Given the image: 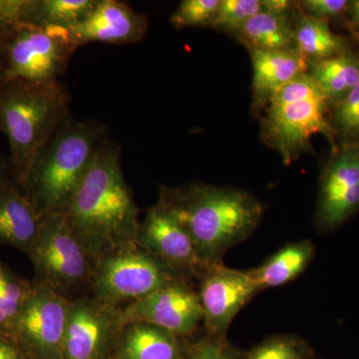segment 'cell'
<instances>
[{
  "label": "cell",
  "mask_w": 359,
  "mask_h": 359,
  "mask_svg": "<svg viewBox=\"0 0 359 359\" xmlns=\"http://www.w3.org/2000/svg\"><path fill=\"white\" fill-rule=\"evenodd\" d=\"M98 2L99 0H32L26 23L71 28L88 16Z\"/></svg>",
  "instance_id": "cell-23"
},
{
  "label": "cell",
  "mask_w": 359,
  "mask_h": 359,
  "mask_svg": "<svg viewBox=\"0 0 359 359\" xmlns=\"http://www.w3.org/2000/svg\"><path fill=\"white\" fill-rule=\"evenodd\" d=\"M262 11L295 18L299 11V2L290 0H262Z\"/></svg>",
  "instance_id": "cell-32"
},
{
  "label": "cell",
  "mask_w": 359,
  "mask_h": 359,
  "mask_svg": "<svg viewBox=\"0 0 359 359\" xmlns=\"http://www.w3.org/2000/svg\"><path fill=\"white\" fill-rule=\"evenodd\" d=\"M13 183L15 182L13 180L11 161L9 158L0 156V200Z\"/></svg>",
  "instance_id": "cell-33"
},
{
  "label": "cell",
  "mask_w": 359,
  "mask_h": 359,
  "mask_svg": "<svg viewBox=\"0 0 359 359\" xmlns=\"http://www.w3.org/2000/svg\"><path fill=\"white\" fill-rule=\"evenodd\" d=\"M314 247L309 241L285 245L259 268L250 271L259 292L282 287L297 278L311 263Z\"/></svg>",
  "instance_id": "cell-22"
},
{
  "label": "cell",
  "mask_w": 359,
  "mask_h": 359,
  "mask_svg": "<svg viewBox=\"0 0 359 359\" xmlns=\"http://www.w3.org/2000/svg\"><path fill=\"white\" fill-rule=\"evenodd\" d=\"M330 108L323 92L309 72L289 82L266 106L263 140L290 164L304 152H311V137L323 134L332 151L339 150L330 122Z\"/></svg>",
  "instance_id": "cell-5"
},
{
  "label": "cell",
  "mask_w": 359,
  "mask_h": 359,
  "mask_svg": "<svg viewBox=\"0 0 359 359\" xmlns=\"http://www.w3.org/2000/svg\"><path fill=\"white\" fill-rule=\"evenodd\" d=\"M159 200L169 208L192 238L205 269L233 245L249 238L263 208L244 191L192 184L162 187Z\"/></svg>",
  "instance_id": "cell-2"
},
{
  "label": "cell",
  "mask_w": 359,
  "mask_h": 359,
  "mask_svg": "<svg viewBox=\"0 0 359 359\" xmlns=\"http://www.w3.org/2000/svg\"><path fill=\"white\" fill-rule=\"evenodd\" d=\"M4 77V60H2L1 46H0V80Z\"/></svg>",
  "instance_id": "cell-36"
},
{
  "label": "cell",
  "mask_w": 359,
  "mask_h": 359,
  "mask_svg": "<svg viewBox=\"0 0 359 359\" xmlns=\"http://www.w3.org/2000/svg\"><path fill=\"white\" fill-rule=\"evenodd\" d=\"M4 78L53 83L65 74L78 47L69 29L23 23L0 40Z\"/></svg>",
  "instance_id": "cell-6"
},
{
  "label": "cell",
  "mask_w": 359,
  "mask_h": 359,
  "mask_svg": "<svg viewBox=\"0 0 359 359\" xmlns=\"http://www.w3.org/2000/svg\"><path fill=\"white\" fill-rule=\"evenodd\" d=\"M252 65V109L266 107L295 77L308 72V60L297 48L249 51Z\"/></svg>",
  "instance_id": "cell-16"
},
{
  "label": "cell",
  "mask_w": 359,
  "mask_h": 359,
  "mask_svg": "<svg viewBox=\"0 0 359 359\" xmlns=\"http://www.w3.org/2000/svg\"><path fill=\"white\" fill-rule=\"evenodd\" d=\"M294 18L261 11L245 21L233 35L249 51L297 48Z\"/></svg>",
  "instance_id": "cell-19"
},
{
  "label": "cell",
  "mask_w": 359,
  "mask_h": 359,
  "mask_svg": "<svg viewBox=\"0 0 359 359\" xmlns=\"http://www.w3.org/2000/svg\"><path fill=\"white\" fill-rule=\"evenodd\" d=\"M346 20L351 32L359 39V0H348Z\"/></svg>",
  "instance_id": "cell-35"
},
{
  "label": "cell",
  "mask_w": 359,
  "mask_h": 359,
  "mask_svg": "<svg viewBox=\"0 0 359 359\" xmlns=\"http://www.w3.org/2000/svg\"><path fill=\"white\" fill-rule=\"evenodd\" d=\"M137 244L179 275L205 271L192 238L160 200L140 223Z\"/></svg>",
  "instance_id": "cell-12"
},
{
  "label": "cell",
  "mask_w": 359,
  "mask_h": 359,
  "mask_svg": "<svg viewBox=\"0 0 359 359\" xmlns=\"http://www.w3.org/2000/svg\"><path fill=\"white\" fill-rule=\"evenodd\" d=\"M63 215L95 266L138 245L139 209L114 143L101 144Z\"/></svg>",
  "instance_id": "cell-1"
},
{
  "label": "cell",
  "mask_w": 359,
  "mask_h": 359,
  "mask_svg": "<svg viewBox=\"0 0 359 359\" xmlns=\"http://www.w3.org/2000/svg\"><path fill=\"white\" fill-rule=\"evenodd\" d=\"M359 211V147L339 149L320 176L318 222L337 228Z\"/></svg>",
  "instance_id": "cell-14"
},
{
  "label": "cell",
  "mask_w": 359,
  "mask_h": 359,
  "mask_svg": "<svg viewBox=\"0 0 359 359\" xmlns=\"http://www.w3.org/2000/svg\"><path fill=\"white\" fill-rule=\"evenodd\" d=\"M32 287V283L23 280L13 271H9L0 283V337L11 339L14 323Z\"/></svg>",
  "instance_id": "cell-25"
},
{
  "label": "cell",
  "mask_w": 359,
  "mask_h": 359,
  "mask_svg": "<svg viewBox=\"0 0 359 359\" xmlns=\"http://www.w3.org/2000/svg\"><path fill=\"white\" fill-rule=\"evenodd\" d=\"M32 0H0V40L27 22Z\"/></svg>",
  "instance_id": "cell-30"
},
{
  "label": "cell",
  "mask_w": 359,
  "mask_h": 359,
  "mask_svg": "<svg viewBox=\"0 0 359 359\" xmlns=\"http://www.w3.org/2000/svg\"><path fill=\"white\" fill-rule=\"evenodd\" d=\"M145 14L134 11L119 0H99L95 8L79 25L68 28L77 47L90 42L134 44L142 41L148 32Z\"/></svg>",
  "instance_id": "cell-15"
},
{
  "label": "cell",
  "mask_w": 359,
  "mask_h": 359,
  "mask_svg": "<svg viewBox=\"0 0 359 359\" xmlns=\"http://www.w3.org/2000/svg\"><path fill=\"white\" fill-rule=\"evenodd\" d=\"M69 306L65 295L32 283L11 335L26 358L63 359Z\"/></svg>",
  "instance_id": "cell-9"
},
{
  "label": "cell",
  "mask_w": 359,
  "mask_h": 359,
  "mask_svg": "<svg viewBox=\"0 0 359 359\" xmlns=\"http://www.w3.org/2000/svg\"><path fill=\"white\" fill-rule=\"evenodd\" d=\"M299 4L306 15L330 23L332 20H346L348 0H304Z\"/></svg>",
  "instance_id": "cell-31"
},
{
  "label": "cell",
  "mask_w": 359,
  "mask_h": 359,
  "mask_svg": "<svg viewBox=\"0 0 359 359\" xmlns=\"http://www.w3.org/2000/svg\"><path fill=\"white\" fill-rule=\"evenodd\" d=\"M308 65L309 74L320 87L330 109L341 102L359 82V53L353 50Z\"/></svg>",
  "instance_id": "cell-20"
},
{
  "label": "cell",
  "mask_w": 359,
  "mask_h": 359,
  "mask_svg": "<svg viewBox=\"0 0 359 359\" xmlns=\"http://www.w3.org/2000/svg\"><path fill=\"white\" fill-rule=\"evenodd\" d=\"M330 122L339 149L359 147V82L330 109Z\"/></svg>",
  "instance_id": "cell-24"
},
{
  "label": "cell",
  "mask_w": 359,
  "mask_h": 359,
  "mask_svg": "<svg viewBox=\"0 0 359 359\" xmlns=\"http://www.w3.org/2000/svg\"><path fill=\"white\" fill-rule=\"evenodd\" d=\"M43 219L34 203L13 183L0 200V245L27 255L36 241Z\"/></svg>",
  "instance_id": "cell-17"
},
{
  "label": "cell",
  "mask_w": 359,
  "mask_h": 359,
  "mask_svg": "<svg viewBox=\"0 0 359 359\" xmlns=\"http://www.w3.org/2000/svg\"><path fill=\"white\" fill-rule=\"evenodd\" d=\"M308 346L302 340L290 337H276L242 356V359H309Z\"/></svg>",
  "instance_id": "cell-28"
},
{
  "label": "cell",
  "mask_w": 359,
  "mask_h": 359,
  "mask_svg": "<svg viewBox=\"0 0 359 359\" xmlns=\"http://www.w3.org/2000/svg\"><path fill=\"white\" fill-rule=\"evenodd\" d=\"M104 135L100 123L67 118L37 156L20 187L44 217L65 212Z\"/></svg>",
  "instance_id": "cell-4"
},
{
  "label": "cell",
  "mask_w": 359,
  "mask_h": 359,
  "mask_svg": "<svg viewBox=\"0 0 359 359\" xmlns=\"http://www.w3.org/2000/svg\"><path fill=\"white\" fill-rule=\"evenodd\" d=\"M69 103V94L59 81L0 80V130L8 141L16 185H22L37 156L67 119Z\"/></svg>",
  "instance_id": "cell-3"
},
{
  "label": "cell",
  "mask_w": 359,
  "mask_h": 359,
  "mask_svg": "<svg viewBox=\"0 0 359 359\" xmlns=\"http://www.w3.org/2000/svg\"><path fill=\"white\" fill-rule=\"evenodd\" d=\"M262 11V0H219L210 27L233 34L245 21Z\"/></svg>",
  "instance_id": "cell-26"
},
{
  "label": "cell",
  "mask_w": 359,
  "mask_h": 359,
  "mask_svg": "<svg viewBox=\"0 0 359 359\" xmlns=\"http://www.w3.org/2000/svg\"><path fill=\"white\" fill-rule=\"evenodd\" d=\"M179 276L137 245L103 259L95 266L91 285L94 297L119 308L180 282Z\"/></svg>",
  "instance_id": "cell-8"
},
{
  "label": "cell",
  "mask_w": 359,
  "mask_h": 359,
  "mask_svg": "<svg viewBox=\"0 0 359 359\" xmlns=\"http://www.w3.org/2000/svg\"><path fill=\"white\" fill-rule=\"evenodd\" d=\"M125 327L130 323H148L177 337L193 334L204 320L199 294L182 280L121 309Z\"/></svg>",
  "instance_id": "cell-11"
},
{
  "label": "cell",
  "mask_w": 359,
  "mask_h": 359,
  "mask_svg": "<svg viewBox=\"0 0 359 359\" xmlns=\"http://www.w3.org/2000/svg\"><path fill=\"white\" fill-rule=\"evenodd\" d=\"M219 0H183L170 18L172 25L186 27H210Z\"/></svg>",
  "instance_id": "cell-27"
},
{
  "label": "cell",
  "mask_w": 359,
  "mask_h": 359,
  "mask_svg": "<svg viewBox=\"0 0 359 359\" xmlns=\"http://www.w3.org/2000/svg\"><path fill=\"white\" fill-rule=\"evenodd\" d=\"M294 30L295 47L308 63L353 50L351 40L335 34L327 21L306 15L301 7L294 20Z\"/></svg>",
  "instance_id": "cell-21"
},
{
  "label": "cell",
  "mask_w": 359,
  "mask_h": 359,
  "mask_svg": "<svg viewBox=\"0 0 359 359\" xmlns=\"http://www.w3.org/2000/svg\"><path fill=\"white\" fill-rule=\"evenodd\" d=\"M110 359H186V349L180 337L167 330L148 323H130Z\"/></svg>",
  "instance_id": "cell-18"
},
{
  "label": "cell",
  "mask_w": 359,
  "mask_h": 359,
  "mask_svg": "<svg viewBox=\"0 0 359 359\" xmlns=\"http://www.w3.org/2000/svg\"><path fill=\"white\" fill-rule=\"evenodd\" d=\"M0 359H27L18 346L8 339L0 337Z\"/></svg>",
  "instance_id": "cell-34"
},
{
  "label": "cell",
  "mask_w": 359,
  "mask_h": 359,
  "mask_svg": "<svg viewBox=\"0 0 359 359\" xmlns=\"http://www.w3.org/2000/svg\"><path fill=\"white\" fill-rule=\"evenodd\" d=\"M27 256L34 268V283L62 295L83 283H91L95 271L93 261L75 237L63 214L44 217Z\"/></svg>",
  "instance_id": "cell-7"
},
{
  "label": "cell",
  "mask_w": 359,
  "mask_h": 359,
  "mask_svg": "<svg viewBox=\"0 0 359 359\" xmlns=\"http://www.w3.org/2000/svg\"><path fill=\"white\" fill-rule=\"evenodd\" d=\"M186 359H242L224 337L212 335L186 349Z\"/></svg>",
  "instance_id": "cell-29"
},
{
  "label": "cell",
  "mask_w": 359,
  "mask_h": 359,
  "mask_svg": "<svg viewBox=\"0 0 359 359\" xmlns=\"http://www.w3.org/2000/svg\"><path fill=\"white\" fill-rule=\"evenodd\" d=\"M124 327L117 306L94 297L70 301L63 359H110Z\"/></svg>",
  "instance_id": "cell-10"
},
{
  "label": "cell",
  "mask_w": 359,
  "mask_h": 359,
  "mask_svg": "<svg viewBox=\"0 0 359 359\" xmlns=\"http://www.w3.org/2000/svg\"><path fill=\"white\" fill-rule=\"evenodd\" d=\"M259 292L250 271L226 268L219 264L205 269L198 292L204 320L212 335L224 337L243 306Z\"/></svg>",
  "instance_id": "cell-13"
}]
</instances>
